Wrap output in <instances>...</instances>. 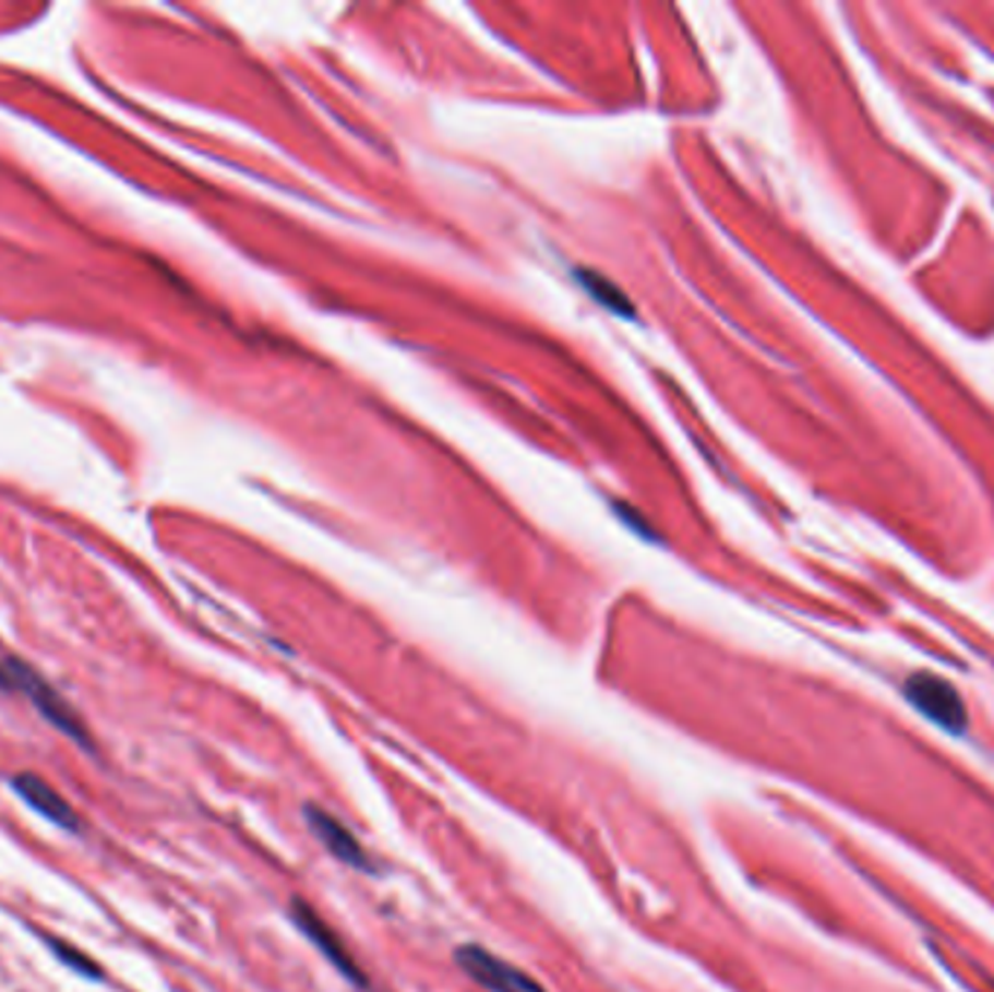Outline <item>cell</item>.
<instances>
[{
  "instance_id": "obj_5",
  "label": "cell",
  "mask_w": 994,
  "mask_h": 992,
  "mask_svg": "<svg viewBox=\"0 0 994 992\" xmlns=\"http://www.w3.org/2000/svg\"><path fill=\"white\" fill-rule=\"evenodd\" d=\"M12 789L24 798L29 810H35L47 821H52L56 827L79 829V818L76 812H73V806H70V803L38 775H29V772L15 775L12 777Z\"/></svg>"
},
{
  "instance_id": "obj_3",
  "label": "cell",
  "mask_w": 994,
  "mask_h": 992,
  "mask_svg": "<svg viewBox=\"0 0 994 992\" xmlns=\"http://www.w3.org/2000/svg\"><path fill=\"white\" fill-rule=\"evenodd\" d=\"M291 920H295V925L300 929V934H303L306 941L312 943L314 949L321 952L323 958L330 960L332 967H335L337 972L346 978V981L367 987V978H363L361 967L355 964V958L344 946V941L337 937L335 929H332V925L326 923V920H323V917L318 915L312 906H309V903H303V899H295V903H291Z\"/></svg>"
},
{
  "instance_id": "obj_1",
  "label": "cell",
  "mask_w": 994,
  "mask_h": 992,
  "mask_svg": "<svg viewBox=\"0 0 994 992\" xmlns=\"http://www.w3.org/2000/svg\"><path fill=\"white\" fill-rule=\"evenodd\" d=\"M0 688L24 693L47 722L56 725L61 733H68L70 740H76L79 745H85V749L91 745L85 725H82V719L70 710L68 702H64V698H61L59 693L33 670V667H26L24 661H17L15 655L3 653V649H0Z\"/></svg>"
},
{
  "instance_id": "obj_4",
  "label": "cell",
  "mask_w": 994,
  "mask_h": 992,
  "mask_svg": "<svg viewBox=\"0 0 994 992\" xmlns=\"http://www.w3.org/2000/svg\"><path fill=\"white\" fill-rule=\"evenodd\" d=\"M306 824L312 829V836L321 841L332 856H335L337 862L346 864V868H355V871L372 873V862L367 850L361 847V841L344 827V821H337L332 812L321 810V806H306L303 810Z\"/></svg>"
},
{
  "instance_id": "obj_6",
  "label": "cell",
  "mask_w": 994,
  "mask_h": 992,
  "mask_svg": "<svg viewBox=\"0 0 994 992\" xmlns=\"http://www.w3.org/2000/svg\"><path fill=\"white\" fill-rule=\"evenodd\" d=\"M50 946H52V952H56V955H59V958L64 960L70 969H73V972H79V976H85V978H103L99 967H96L94 960L87 958V955H82L76 946H70V943H64V941H52Z\"/></svg>"
},
{
  "instance_id": "obj_2",
  "label": "cell",
  "mask_w": 994,
  "mask_h": 992,
  "mask_svg": "<svg viewBox=\"0 0 994 992\" xmlns=\"http://www.w3.org/2000/svg\"><path fill=\"white\" fill-rule=\"evenodd\" d=\"M457 967L466 972L475 984H480L489 992H547L544 987L538 984L536 978L527 976L524 969L512 967L510 960L498 958L494 952L477 946V943H466L454 952Z\"/></svg>"
}]
</instances>
